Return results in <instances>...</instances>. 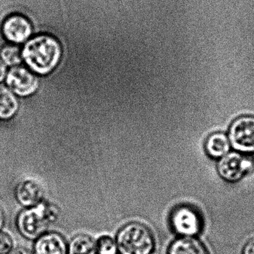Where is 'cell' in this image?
<instances>
[{
  "mask_svg": "<svg viewBox=\"0 0 254 254\" xmlns=\"http://www.w3.org/2000/svg\"><path fill=\"white\" fill-rule=\"evenodd\" d=\"M6 83L14 94L22 97L34 94L39 87L38 77L33 72L22 66H14L8 71Z\"/></svg>",
  "mask_w": 254,
  "mask_h": 254,
  "instance_id": "8992f818",
  "label": "cell"
},
{
  "mask_svg": "<svg viewBox=\"0 0 254 254\" xmlns=\"http://www.w3.org/2000/svg\"><path fill=\"white\" fill-rule=\"evenodd\" d=\"M9 254H34L30 250L23 247H18V248L13 249V251Z\"/></svg>",
  "mask_w": 254,
  "mask_h": 254,
  "instance_id": "ffe728a7",
  "label": "cell"
},
{
  "mask_svg": "<svg viewBox=\"0 0 254 254\" xmlns=\"http://www.w3.org/2000/svg\"><path fill=\"white\" fill-rule=\"evenodd\" d=\"M19 102L14 92L5 85H0V120H9L17 114Z\"/></svg>",
  "mask_w": 254,
  "mask_h": 254,
  "instance_id": "7c38bea8",
  "label": "cell"
},
{
  "mask_svg": "<svg viewBox=\"0 0 254 254\" xmlns=\"http://www.w3.org/2000/svg\"><path fill=\"white\" fill-rule=\"evenodd\" d=\"M172 227L183 237H194L201 229V220L195 209L188 206L176 208L172 212Z\"/></svg>",
  "mask_w": 254,
  "mask_h": 254,
  "instance_id": "52a82bcc",
  "label": "cell"
},
{
  "mask_svg": "<svg viewBox=\"0 0 254 254\" xmlns=\"http://www.w3.org/2000/svg\"><path fill=\"white\" fill-rule=\"evenodd\" d=\"M229 138L223 133H215L208 137L206 142V151L213 158H222L230 151Z\"/></svg>",
  "mask_w": 254,
  "mask_h": 254,
  "instance_id": "4fadbf2b",
  "label": "cell"
},
{
  "mask_svg": "<svg viewBox=\"0 0 254 254\" xmlns=\"http://www.w3.org/2000/svg\"><path fill=\"white\" fill-rule=\"evenodd\" d=\"M167 254H209L204 245L194 237H182L169 247Z\"/></svg>",
  "mask_w": 254,
  "mask_h": 254,
  "instance_id": "8fae6325",
  "label": "cell"
},
{
  "mask_svg": "<svg viewBox=\"0 0 254 254\" xmlns=\"http://www.w3.org/2000/svg\"><path fill=\"white\" fill-rule=\"evenodd\" d=\"M14 249V241L6 233H0V254H9Z\"/></svg>",
  "mask_w": 254,
  "mask_h": 254,
  "instance_id": "e0dca14e",
  "label": "cell"
},
{
  "mask_svg": "<svg viewBox=\"0 0 254 254\" xmlns=\"http://www.w3.org/2000/svg\"><path fill=\"white\" fill-rule=\"evenodd\" d=\"M68 254H97L96 242L89 235H76L68 245Z\"/></svg>",
  "mask_w": 254,
  "mask_h": 254,
  "instance_id": "5bb4252c",
  "label": "cell"
},
{
  "mask_svg": "<svg viewBox=\"0 0 254 254\" xmlns=\"http://www.w3.org/2000/svg\"><path fill=\"white\" fill-rule=\"evenodd\" d=\"M33 32L30 20L20 14L8 16L2 26L4 38L11 44H22L27 41Z\"/></svg>",
  "mask_w": 254,
  "mask_h": 254,
  "instance_id": "ba28073f",
  "label": "cell"
},
{
  "mask_svg": "<svg viewBox=\"0 0 254 254\" xmlns=\"http://www.w3.org/2000/svg\"><path fill=\"white\" fill-rule=\"evenodd\" d=\"M60 210L53 203H40L22 211L17 217L20 233L26 239H37L42 236L52 223L57 221Z\"/></svg>",
  "mask_w": 254,
  "mask_h": 254,
  "instance_id": "7a4b0ae2",
  "label": "cell"
},
{
  "mask_svg": "<svg viewBox=\"0 0 254 254\" xmlns=\"http://www.w3.org/2000/svg\"><path fill=\"white\" fill-rule=\"evenodd\" d=\"M7 75V66L0 59V82H2Z\"/></svg>",
  "mask_w": 254,
  "mask_h": 254,
  "instance_id": "d6986e66",
  "label": "cell"
},
{
  "mask_svg": "<svg viewBox=\"0 0 254 254\" xmlns=\"http://www.w3.org/2000/svg\"><path fill=\"white\" fill-rule=\"evenodd\" d=\"M0 59L6 66H18L23 59L21 50L15 44H6L0 51Z\"/></svg>",
  "mask_w": 254,
  "mask_h": 254,
  "instance_id": "9a60e30c",
  "label": "cell"
},
{
  "mask_svg": "<svg viewBox=\"0 0 254 254\" xmlns=\"http://www.w3.org/2000/svg\"><path fill=\"white\" fill-rule=\"evenodd\" d=\"M96 246L97 254H117L119 252L117 242L108 236H103L99 238Z\"/></svg>",
  "mask_w": 254,
  "mask_h": 254,
  "instance_id": "2e32d148",
  "label": "cell"
},
{
  "mask_svg": "<svg viewBox=\"0 0 254 254\" xmlns=\"http://www.w3.org/2000/svg\"><path fill=\"white\" fill-rule=\"evenodd\" d=\"M44 187L35 180H25L17 186L15 195L17 201L26 206L33 207L40 204L44 197Z\"/></svg>",
  "mask_w": 254,
  "mask_h": 254,
  "instance_id": "9c48e42d",
  "label": "cell"
},
{
  "mask_svg": "<svg viewBox=\"0 0 254 254\" xmlns=\"http://www.w3.org/2000/svg\"><path fill=\"white\" fill-rule=\"evenodd\" d=\"M253 167L254 163L250 157L232 152L221 159L218 164V171L221 178L226 181L236 182L251 172Z\"/></svg>",
  "mask_w": 254,
  "mask_h": 254,
  "instance_id": "5b68a950",
  "label": "cell"
},
{
  "mask_svg": "<svg viewBox=\"0 0 254 254\" xmlns=\"http://www.w3.org/2000/svg\"><path fill=\"white\" fill-rule=\"evenodd\" d=\"M230 145L242 153H254V117L244 116L236 119L229 130Z\"/></svg>",
  "mask_w": 254,
  "mask_h": 254,
  "instance_id": "277c9868",
  "label": "cell"
},
{
  "mask_svg": "<svg viewBox=\"0 0 254 254\" xmlns=\"http://www.w3.org/2000/svg\"><path fill=\"white\" fill-rule=\"evenodd\" d=\"M242 254H254V238L248 241V243L244 247Z\"/></svg>",
  "mask_w": 254,
  "mask_h": 254,
  "instance_id": "ac0fdd59",
  "label": "cell"
},
{
  "mask_svg": "<svg viewBox=\"0 0 254 254\" xmlns=\"http://www.w3.org/2000/svg\"><path fill=\"white\" fill-rule=\"evenodd\" d=\"M63 49L53 35L43 34L29 40L22 50V58L28 67L41 75L51 73L60 64Z\"/></svg>",
  "mask_w": 254,
  "mask_h": 254,
  "instance_id": "6da1fadb",
  "label": "cell"
},
{
  "mask_svg": "<svg viewBox=\"0 0 254 254\" xmlns=\"http://www.w3.org/2000/svg\"><path fill=\"white\" fill-rule=\"evenodd\" d=\"M5 212H4L2 206H0V230L3 227L4 224H5Z\"/></svg>",
  "mask_w": 254,
  "mask_h": 254,
  "instance_id": "44dd1931",
  "label": "cell"
},
{
  "mask_svg": "<svg viewBox=\"0 0 254 254\" xmlns=\"http://www.w3.org/2000/svg\"><path fill=\"white\" fill-rule=\"evenodd\" d=\"M34 254H68V245L59 233H44L37 239Z\"/></svg>",
  "mask_w": 254,
  "mask_h": 254,
  "instance_id": "30bf717a",
  "label": "cell"
},
{
  "mask_svg": "<svg viewBox=\"0 0 254 254\" xmlns=\"http://www.w3.org/2000/svg\"><path fill=\"white\" fill-rule=\"evenodd\" d=\"M120 254H151L154 240L148 227L139 222H131L122 227L117 237Z\"/></svg>",
  "mask_w": 254,
  "mask_h": 254,
  "instance_id": "3957f363",
  "label": "cell"
}]
</instances>
